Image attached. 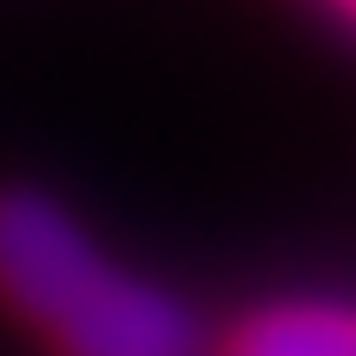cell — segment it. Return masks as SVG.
I'll return each instance as SVG.
<instances>
[{
  "mask_svg": "<svg viewBox=\"0 0 356 356\" xmlns=\"http://www.w3.org/2000/svg\"><path fill=\"white\" fill-rule=\"evenodd\" d=\"M106 251L73 225L60 198L47 191H0V297L26 323L53 330L92 284L106 277Z\"/></svg>",
  "mask_w": 356,
  "mask_h": 356,
  "instance_id": "cell-1",
  "label": "cell"
},
{
  "mask_svg": "<svg viewBox=\"0 0 356 356\" xmlns=\"http://www.w3.org/2000/svg\"><path fill=\"white\" fill-rule=\"evenodd\" d=\"M225 356H356V310L350 304H270L238 337Z\"/></svg>",
  "mask_w": 356,
  "mask_h": 356,
  "instance_id": "cell-3",
  "label": "cell"
},
{
  "mask_svg": "<svg viewBox=\"0 0 356 356\" xmlns=\"http://www.w3.org/2000/svg\"><path fill=\"white\" fill-rule=\"evenodd\" d=\"M47 337L60 343V356H191L198 343L191 310L126 270H106Z\"/></svg>",
  "mask_w": 356,
  "mask_h": 356,
  "instance_id": "cell-2",
  "label": "cell"
},
{
  "mask_svg": "<svg viewBox=\"0 0 356 356\" xmlns=\"http://www.w3.org/2000/svg\"><path fill=\"white\" fill-rule=\"evenodd\" d=\"M337 7H343V13H350V20H356V0H337Z\"/></svg>",
  "mask_w": 356,
  "mask_h": 356,
  "instance_id": "cell-4",
  "label": "cell"
}]
</instances>
